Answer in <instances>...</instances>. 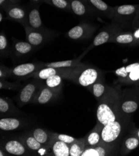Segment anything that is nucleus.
<instances>
[{
    "label": "nucleus",
    "mask_w": 139,
    "mask_h": 156,
    "mask_svg": "<svg viewBox=\"0 0 139 156\" xmlns=\"http://www.w3.org/2000/svg\"><path fill=\"white\" fill-rule=\"evenodd\" d=\"M71 75L74 81L84 87H89L97 82L100 77V71L95 67L82 64L74 69Z\"/></svg>",
    "instance_id": "nucleus-1"
},
{
    "label": "nucleus",
    "mask_w": 139,
    "mask_h": 156,
    "mask_svg": "<svg viewBox=\"0 0 139 156\" xmlns=\"http://www.w3.org/2000/svg\"><path fill=\"white\" fill-rule=\"evenodd\" d=\"M139 10V5H124L114 7L113 22L122 24L130 21L134 22Z\"/></svg>",
    "instance_id": "nucleus-2"
},
{
    "label": "nucleus",
    "mask_w": 139,
    "mask_h": 156,
    "mask_svg": "<svg viewBox=\"0 0 139 156\" xmlns=\"http://www.w3.org/2000/svg\"><path fill=\"white\" fill-rule=\"evenodd\" d=\"M115 73L119 80L125 83L139 82V62L117 69Z\"/></svg>",
    "instance_id": "nucleus-3"
},
{
    "label": "nucleus",
    "mask_w": 139,
    "mask_h": 156,
    "mask_svg": "<svg viewBox=\"0 0 139 156\" xmlns=\"http://www.w3.org/2000/svg\"><path fill=\"white\" fill-rule=\"evenodd\" d=\"M123 131V125L120 121L115 120L102 127L101 141L105 144H111L119 138Z\"/></svg>",
    "instance_id": "nucleus-4"
},
{
    "label": "nucleus",
    "mask_w": 139,
    "mask_h": 156,
    "mask_svg": "<svg viewBox=\"0 0 139 156\" xmlns=\"http://www.w3.org/2000/svg\"><path fill=\"white\" fill-rule=\"evenodd\" d=\"M42 86L38 81L31 82L22 88L18 95V103L20 106L33 102Z\"/></svg>",
    "instance_id": "nucleus-5"
},
{
    "label": "nucleus",
    "mask_w": 139,
    "mask_h": 156,
    "mask_svg": "<svg viewBox=\"0 0 139 156\" xmlns=\"http://www.w3.org/2000/svg\"><path fill=\"white\" fill-rule=\"evenodd\" d=\"M97 119L103 126L117 119L114 108L111 103L102 101L99 103L97 109Z\"/></svg>",
    "instance_id": "nucleus-6"
},
{
    "label": "nucleus",
    "mask_w": 139,
    "mask_h": 156,
    "mask_svg": "<svg viewBox=\"0 0 139 156\" xmlns=\"http://www.w3.org/2000/svg\"><path fill=\"white\" fill-rule=\"evenodd\" d=\"M94 32V27L86 23L77 25L71 29L67 33V36L74 41L83 40L89 38Z\"/></svg>",
    "instance_id": "nucleus-7"
},
{
    "label": "nucleus",
    "mask_w": 139,
    "mask_h": 156,
    "mask_svg": "<svg viewBox=\"0 0 139 156\" xmlns=\"http://www.w3.org/2000/svg\"><path fill=\"white\" fill-rule=\"evenodd\" d=\"M3 148L7 154L14 155H24L27 154V149L21 139H8L3 145L2 144L1 148Z\"/></svg>",
    "instance_id": "nucleus-8"
},
{
    "label": "nucleus",
    "mask_w": 139,
    "mask_h": 156,
    "mask_svg": "<svg viewBox=\"0 0 139 156\" xmlns=\"http://www.w3.org/2000/svg\"><path fill=\"white\" fill-rule=\"evenodd\" d=\"M40 69H41V63L23 64L10 69V75L16 77L31 76Z\"/></svg>",
    "instance_id": "nucleus-9"
},
{
    "label": "nucleus",
    "mask_w": 139,
    "mask_h": 156,
    "mask_svg": "<svg viewBox=\"0 0 139 156\" xmlns=\"http://www.w3.org/2000/svg\"><path fill=\"white\" fill-rule=\"evenodd\" d=\"M26 30L27 41L34 47H39L42 45L47 40L48 35L43 30H34L29 27L26 23L23 24Z\"/></svg>",
    "instance_id": "nucleus-10"
},
{
    "label": "nucleus",
    "mask_w": 139,
    "mask_h": 156,
    "mask_svg": "<svg viewBox=\"0 0 139 156\" xmlns=\"http://www.w3.org/2000/svg\"><path fill=\"white\" fill-rule=\"evenodd\" d=\"M59 95V92L52 90L46 85H42L33 103L44 105L54 100Z\"/></svg>",
    "instance_id": "nucleus-11"
},
{
    "label": "nucleus",
    "mask_w": 139,
    "mask_h": 156,
    "mask_svg": "<svg viewBox=\"0 0 139 156\" xmlns=\"http://www.w3.org/2000/svg\"><path fill=\"white\" fill-rule=\"evenodd\" d=\"M82 57V55L80 58L73 59V60L54 62H49V63H41V68L53 67L56 69L73 70L82 65V64H81V59Z\"/></svg>",
    "instance_id": "nucleus-12"
},
{
    "label": "nucleus",
    "mask_w": 139,
    "mask_h": 156,
    "mask_svg": "<svg viewBox=\"0 0 139 156\" xmlns=\"http://www.w3.org/2000/svg\"><path fill=\"white\" fill-rule=\"evenodd\" d=\"M5 11L8 17L10 20L20 22L22 24L26 21L27 14L25 9L23 8L11 4L5 8Z\"/></svg>",
    "instance_id": "nucleus-13"
},
{
    "label": "nucleus",
    "mask_w": 139,
    "mask_h": 156,
    "mask_svg": "<svg viewBox=\"0 0 139 156\" xmlns=\"http://www.w3.org/2000/svg\"><path fill=\"white\" fill-rule=\"evenodd\" d=\"M71 12L78 16H86L94 11L90 6L81 0H69Z\"/></svg>",
    "instance_id": "nucleus-14"
},
{
    "label": "nucleus",
    "mask_w": 139,
    "mask_h": 156,
    "mask_svg": "<svg viewBox=\"0 0 139 156\" xmlns=\"http://www.w3.org/2000/svg\"><path fill=\"white\" fill-rule=\"evenodd\" d=\"M87 3L94 11L112 19L114 7L108 5L102 0H87Z\"/></svg>",
    "instance_id": "nucleus-15"
},
{
    "label": "nucleus",
    "mask_w": 139,
    "mask_h": 156,
    "mask_svg": "<svg viewBox=\"0 0 139 156\" xmlns=\"http://www.w3.org/2000/svg\"><path fill=\"white\" fill-rule=\"evenodd\" d=\"M26 23L29 27L34 30H41L42 23L40 16L39 11L37 8H33L29 11L27 15Z\"/></svg>",
    "instance_id": "nucleus-16"
},
{
    "label": "nucleus",
    "mask_w": 139,
    "mask_h": 156,
    "mask_svg": "<svg viewBox=\"0 0 139 156\" xmlns=\"http://www.w3.org/2000/svg\"><path fill=\"white\" fill-rule=\"evenodd\" d=\"M23 126L21 119L16 118H3L0 119V129L5 131L16 130Z\"/></svg>",
    "instance_id": "nucleus-17"
},
{
    "label": "nucleus",
    "mask_w": 139,
    "mask_h": 156,
    "mask_svg": "<svg viewBox=\"0 0 139 156\" xmlns=\"http://www.w3.org/2000/svg\"><path fill=\"white\" fill-rule=\"evenodd\" d=\"M32 134L37 141L44 147L48 146L53 143V137H54V134H51L48 131H46L40 128H37L33 131Z\"/></svg>",
    "instance_id": "nucleus-18"
},
{
    "label": "nucleus",
    "mask_w": 139,
    "mask_h": 156,
    "mask_svg": "<svg viewBox=\"0 0 139 156\" xmlns=\"http://www.w3.org/2000/svg\"><path fill=\"white\" fill-rule=\"evenodd\" d=\"M109 42L119 43L120 44L126 45H134L135 39L132 33H118L117 32L111 37Z\"/></svg>",
    "instance_id": "nucleus-19"
},
{
    "label": "nucleus",
    "mask_w": 139,
    "mask_h": 156,
    "mask_svg": "<svg viewBox=\"0 0 139 156\" xmlns=\"http://www.w3.org/2000/svg\"><path fill=\"white\" fill-rule=\"evenodd\" d=\"M117 31L115 29L114 30H105L100 32L94 39L93 42L92 44V47H97L104 44L107 42H109L111 37L114 36Z\"/></svg>",
    "instance_id": "nucleus-20"
},
{
    "label": "nucleus",
    "mask_w": 139,
    "mask_h": 156,
    "mask_svg": "<svg viewBox=\"0 0 139 156\" xmlns=\"http://www.w3.org/2000/svg\"><path fill=\"white\" fill-rule=\"evenodd\" d=\"M53 154L55 156H70L69 144L57 140L52 144Z\"/></svg>",
    "instance_id": "nucleus-21"
},
{
    "label": "nucleus",
    "mask_w": 139,
    "mask_h": 156,
    "mask_svg": "<svg viewBox=\"0 0 139 156\" xmlns=\"http://www.w3.org/2000/svg\"><path fill=\"white\" fill-rule=\"evenodd\" d=\"M96 127L85 138L86 148L87 147H92L99 144L101 141V130L102 128L101 126L96 129Z\"/></svg>",
    "instance_id": "nucleus-22"
},
{
    "label": "nucleus",
    "mask_w": 139,
    "mask_h": 156,
    "mask_svg": "<svg viewBox=\"0 0 139 156\" xmlns=\"http://www.w3.org/2000/svg\"><path fill=\"white\" fill-rule=\"evenodd\" d=\"M20 139L28 150L29 149L33 151H39L41 149L44 148V146L37 141L33 134L22 136Z\"/></svg>",
    "instance_id": "nucleus-23"
},
{
    "label": "nucleus",
    "mask_w": 139,
    "mask_h": 156,
    "mask_svg": "<svg viewBox=\"0 0 139 156\" xmlns=\"http://www.w3.org/2000/svg\"><path fill=\"white\" fill-rule=\"evenodd\" d=\"M14 48L18 55H24L31 52L34 49V46L28 42L16 41L14 42Z\"/></svg>",
    "instance_id": "nucleus-24"
},
{
    "label": "nucleus",
    "mask_w": 139,
    "mask_h": 156,
    "mask_svg": "<svg viewBox=\"0 0 139 156\" xmlns=\"http://www.w3.org/2000/svg\"><path fill=\"white\" fill-rule=\"evenodd\" d=\"M70 156H81L86 149L85 139H76L74 142L69 144Z\"/></svg>",
    "instance_id": "nucleus-25"
},
{
    "label": "nucleus",
    "mask_w": 139,
    "mask_h": 156,
    "mask_svg": "<svg viewBox=\"0 0 139 156\" xmlns=\"http://www.w3.org/2000/svg\"><path fill=\"white\" fill-rule=\"evenodd\" d=\"M107 154L106 147L97 144L95 146L86 147L81 156H105Z\"/></svg>",
    "instance_id": "nucleus-26"
},
{
    "label": "nucleus",
    "mask_w": 139,
    "mask_h": 156,
    "mask_svg": "<svg viewBox=\"0 0 139 156\" xmlns=\"http://www.w3.org/2000/svg\"><path fill=\"white\" fill-rule=\"evenodd\" d=\"M62 84H63V80L60 75H52L46 80V86L57 92L60 90Z\"/></svg>",
    "instance_id": "nucleus-27"
},
{
    "label": "nucleus",
    "mask_w": 139,
    "mask_h": 156,
    "mask_svg": "<svg viewBox=\"0 0 139 156\" xmlns=\"http://www.w3.org/2000/svg\"><path fill=\"white\" fill-rule=\"evenodd\" d=\"M138 107V103L133 100H128L122 102L120 105L121 111L126 114L134 113Z\"/></svg>",
    "instance_id": "nucleus-28"
},
{
    "label": "nucleus",
    "mask_w": 139,
    "mask_h": 156,
    "mask_svg": "<svg viewBox=\"0 0 139 156\" xmlns=\"http://www.w3.org/2000/svg\"><path fill=\"white\" fill-rule=\"evenodd\" d=\"M43 2L48 3L59 9L71 12V6L69 0H43Z\"/></svg>",
    "instance_id": "nucleus-29"
},
{
    "label": "nucleus",
    "mask_w": 139,
    "mask_h": 156,
    "mask_svg": "<svg viewBox=\"0 0 139 156\" xmlns=\"http://www.w3.org/2000/svg\"><path fill=\"white\" fill-rule=\"evenodd\" d=\"M14 108H15V107L9 100L5 98H3L2 97H1L0 98V115H1V116L8 113H14Z\"/></svg>",
    "instance_id": "nucleus-30"
},
{
    "label": "nucleus",
    "mask_w": 139,
    "mask_h": 156,
    "mask_svg": "<svg viewBox=\"0 0 139 156\" xmlns=\"http://www.w3.org/2000/svg\"><path fill=\"white\" fill-rule=\"evenodd\" d=\"M92 92L94 97L97 98L102 97L105 92V87L104 84L100 82H96L92 86Z\"/></svg>",
    "instance_id": "nucleus-31"
},
{
    "label": "nucleus",
    "mask_w": 139,
    "mask_h": 156,
    "mask_svg": "<svg viewBox=\"0 0 139 156\" xmlns=\"http://www.w3.org/2000/svg\"><path fill=\"white\" fill-rule=\"evenodd\" d=\"M139 146V139L137 137L131 136L127 137L124 143V146L127 151H130L135 149Z\"/></svg>",
    "instance_id": "nucleus-32"
},
{
    "label": "nucleus",
    "mask_w": 139,
    "mask_h": 156,
    "mask_svg": "<svg viewBox=\"0 0 139 156\" xmlns=\"http://www.w3.org/2000/svg\"><path fill=\"white\" fill-rule=\"evenodd\" d=\"M0 51H1V54L4 55L8 54L9 51L8 39L3 33L0 34Z\"/></svg>",
    "instance_id": "nucleus-33"
},
{
    "label": "nucleus",
    "mask_w": 139,
    "mask_h": 156,
    "mask_svg": "<svg viewBox=\"0 0 139 156\" xmlns=\"http://www.w3.org/2000/svg\"><path fill=\"white\" fill-rule=\"evenodd\" d=\"M20 85L16 83H13L10 82H8L5 79H1L0 81V88L1 90H17L20 87Z\"/></svg>",
    "instance_id": "nucleus-34"
},
{
    "label": "nucleus",
    "mask_w": 139,
    "mask_h": 156,
    "mask_svg": "<svg viewBox=\"0 0 139 156\" xmlns=\"http://www.w3.org/2000/svg\"><path fill=\"white\" fill-rule=\"evenodd\" d=\"M56 137L57 140L63 141L68 144H71L76 140V139H75L74 137L67 134H56Z\"/></svg>",
    "instance_id": "nucleus-35"
},
{
    "label": "nucleus",
    "mask_w": 139,
    "mask_h": 156,
    "mask_svg": "<svg viewBox=\"0 0 139 156\" xmlns=\"http://www.w3.org/2000/svg\"><path fill=\"white\" fill-rule=\"evenodd\" d=\"M9 76H10V69L2 65L0 68V79H5Z\"/></svg>",
    "instance_id": "nucleus-36"
},
{
    "label": "nucleus",
    "mask_w": 139,
    "mask_h": 156,
    "mask_svg": "<svg viewBox=\"0 0 139 156\" xmlns=\"http://www.w3.org/2000/svg\"><path fill=\"white\" fill-rule=\"evenodd\" d=\"M132 34L134 36V37L135 39V44H138V41L139 40V27L137 28L134 33H132Z\"/></svg>",
    "instance_id": "nucleus-37"
},
{
    "label": "nucleus",
    "mask_w": 139,
    "mask_h": 156,
    "mask_svg": "<svg viewBox=\"0 0 139 156\" xmlns=\"http://www.w3.org/2000/svg\"><path fill=\"white\" fill-rule=\"evenodd\" d=\"M11 4L13 3L10 2L9 0H0V5H1V6L3 8L5 9L7 6H8Z\"/></svg>",
    "instance_id": "nucleus-38"
},
{
    "label": "nucleus",
    "mask_w": 139,
    "mask_h": 156,
    "mask_svg": "<svg viewBox=\"0 0 139 156\" xmlns=\"http://www.w3.org/2000/svg\"><path fill=\"white\" fill-rule=\"evenodd\" d=\"M133 26L137 28L139 27V10L136 15V16L134 19V21L133 22Z\"/></svg>",
    "instance_id": "nucleus-39"
},
{
    "label": "nucleus",
    "mask_w": 139,
    "mask_h": 156,
    "mask_svg": "<svg viewBox=\"0 0 139 156\" xmlns=\"http://www.w3.org/2000/svg\"><path fill=\"white\" fill-rule=\"evenodd\" d=\"M6 154H7L6 153V152L2 148L0 149V156H5Z\"/></svg>",
    "instance_id": "nucleus-40"
},
{
    "label": "nucleus",
    "mask_w": 139,
    "mask_h": 156,
    "mask_svg": "<svg viewBox=\"0 0 139 156\" xmlns=\"http://www.w3.org/2000/svg\"><path fill=\"white\" fill-rule=\"evenodd\" d=\"M10 2L13 4H15V3H17L20 2V0H9Z\"/></svg>",
    "instance_id": "nucleus-41"
},
{
    "label": "nucleus",
    "mask_w": 139,
    "mask_h": 156,
    "mask_svg": "<svg viewBox=\"0 0 139 156\" xmlns=\"http://www.w3.org/2000/svg\"><path fill=\"white\" fill-rule=\"evenodd\" d=\"M3 21V16L2 12H0V22H2Z\"/></svg>",
    "instance_id": "nucleus-42"
},
{
    "label": "nucleus",
    "mask_w": 139,
    "mask_h": 156,
    "mask_svg": "<svg viewBox=\"0 0 139 156\" xmlns=\"http://www.w3.org/2000/svg\"><path fill=\"white\" fill-rule=\"evenodd\" d=\"M32 2H34V3H40L41 2H43V0H32Z\"/></svg>",
    "instance_id": "nucleus-43"
},
{
    "label": "nucleus",
    "mask_w": 139,
    "mask_h": 156,
    "mask_svg": "<svg viewBox=\"0 0 139 156\" xmlns=\"http://www.w3.org/2000/svg\"><path fill=\"white\" fill-rule=\"evenodd\" d=\"M137 137L139 139V129H138V131H137Z\"/></svg>",
    "instance_id": "nucleus-44"
},
{
    "label": "nucleus",
    "mask_w": 139,
    "mask_h": 156,
    "mask_svg": "<svg viewBox=\"0 0 139 156\" xmlns=\"http://www.w3.org/2000/svg\"><path fill=\"white\" fill-rule=\"evenodd\" d=\"M81 1H82V2H84L87 3V0H81Z\"/></svg>",
    "instance_id": "nucleus-45"
}]
</instances>
